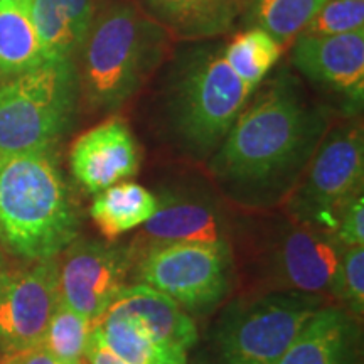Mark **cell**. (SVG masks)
<instances>
[{
  "instance_id": "8992f818",
  "label": "cell",
  "mask_w": 364,
  "mask_h": 364,
  "mask_svg": "<svg viewBox=\"0 0 364 364\" xmlns=\"http://www.w3.org/2000/svg\"><path fill=\"white\" fill-rule=\"evenodd\" d=\"M78 97L73 59H51L0 81V157L51 152L75 122Z\"/></svg>"
},
{
  "instance_id": "52a82bcc",
  "label": "cell",
  "mask_w": 364,
  "mask_h": 364,
  "mask_svg": "<svg viewBox=\"0 0 364 364\" xmlns=\"http://www.w3.org/2000/svg\"><path fill=\"white\" fill-rule=\"evenodd\" d=\"M364 181V135L358 122L329 127L299 184L285 201L287 215L299 225L334 235L344 209Z\"/></svg>"
},
{
  "instance_id": "5bb4252c",
  "label": "cell",
  "mask_w": 364,
  "mask_h": 364,
  "mask_svg": "<svg viewBox=\"0 0 364 364\" xmlns=\"http://www.w3.org/2000/svg\"><path fill=\"white\" fill-rule=\"evenodd\" d=\"M292 63L314 86L361 102L364 90V29L336 36L300 34Z\"/></svg>"
},
{
  "instance_id": "ffe728a7",
  "label": "cell",
  "mask_w": 364,
  "mask_h": 364,
  "mask_svg": "<svg viewBox=\"0 0 364 364\" xmlns=\"http://www.w3.org/2000/svg\"><path fill=\"white\" fill-rule=\"evenodd\" d=\"M46 61L31 16V0H0V81Z\"/></svg>"
},
{
  "instance_id": "ba28073f",
  "label": "cell",
  "mask_w": 364,
  "mask_h": 364,
  "mask_svg": "<svg viewBox=\"0 0 364 364\" xmlns=\"http://www.w3.org/2000/svg\"><path fill=\"white\" fill-rule=\"evenodd\" d=\"M130 275L135 284L167 295L191 317H204L233 292L235 253L218 245H166L140 253Z\"/></svg>"
},
{
  "instance_id": "f1b7e54d",
  "label": "cell",
  "mask_w": 364,
  "mask_h": 364,
  "mask_svg": "<svg viewBox=\"0 0 364 364\" xmlns=\"http://www.w3.org/2000/svg\"><path fill=\"white\" fill-rule=\"evenodd\" d=\"M0 364H68L43 348H33L14 354H7L0 359Z\"/></svg>"
},
{
  "instance_id": "9c48e42d",
  "label": "cell",
  "mask_w": 364,
  "mask_h": 364,
  "mask_svg": "<svg viewBox=\"0 0 364 364\" xmlns=\"http://www.w3.org/2000/svg\"><path fill=\"white\" fill-rule=\"evenodd\" d=\"M344 250L334 235L287 221L277 226L258 255L263 290H295L326 297Z\"/></svg>"
},
{
  "instance_id": "2e32d148",
  "label": "cell",
  "mask_w": 364,
  "mask_h": 364,
  "mask_svg": "<svg viewBox=\"0 0 364 364\" xmlns=\"http://www.w3.org/2000/svg\"><path fill=\"white\" fill-rule=\"evenodd\" d=\"M134 4L169 38L198 41L230 33L247 0H134Z\"/></svg>"
},
{
  "instance_id": "277c9868",
  "label": "cell",
  "mask_w": 364,
  "mask_h": 364,
  "mask_svg": "<svg viewBox=\"0 0 364 364\" xmlns=\"http://www.w3.org/2000/svg\"><path fill=\"white\" fill-rule=\"evenodd\" d=\"M169 34L130 0L97 11L80 49V93L95 110L122 108L139 93L167 51Z\"/></svg>"
},
{
  "instance_id": "5b68a950",
  "label": "cell",
  "mask_w": 364,
  "mask_h": 364,
  "mask_svg": "<svg viewBox=\"0 0 364 364\" xmlns=\"http://www.w3.org/2000/svg\"><path fill=\"white\" fill-rule=\"evenodd\" d=\"M326 297L262 290L228 302L204 336L193 364H275Z\"/></svg>"
},
{
  "instance_id": "d6986e66",
  "label": "cell",
  "mask_w": 364,
  "mask_h": 364,
  "mask_svg": "<svg viewBox=\"0 0 364 364\" xmlns=\"http://www.w3.org/2000/svg\"><path fill=\"white\" fill-rule=\"evenodd\" d=\"M157 211V196L136 182H118L95 194L90 216L108 241L142 226Z\"/></svg>"
},
{
  "instance_id": "e0dca14e",
  "label": "cell",
  "mask_w": 364,
  "mask_h": 364,
  "mask_svg": "<svg viewBox=\"0 0 364 364\" xmlns=\"http://www.w3.org/2000/svg\"><path fill=\"white\" fill-rule=\"evenodd\" d=\"M108 311L134 318L154 339L176 351L189 354L199 343L194 318L174 300L149 285L124 287Z\"/></svg>"
},
{
  "instance_id": "3957f363",
  "label": "cell",
  "mask_w": 364,
  "mask_h": 364,
  "mask_svg": "<svg viewBox=\"0 0 364 364\" xmlns=\"http://www.w3.org/2000/svg\"><path fill=\"white\" fill-rule=\"evenodd\" d=\"M223 58V46H199L172 63L161 95V113L171 140L204 161L216 152L252 98Z\"/></svg>"
},
{
  "instance_id": "cb8c5ba5",
  "label": "cell",
  "mask_w": 364,
  "mask_h": 364,
  "mask_svg": "<svg viewBox=\"0 0 364 364\" xmlns=\"http://www.w3.org/2000/svg\"><path fill=\"white\" fill-rule=\"evenodd\" d=\"M93 322L59 299L39 348L68 364H86L85 353Z\"/></svg>"
},
{
  "instance_id": "484cf974",
  "label": "cell",
  "mask_w": 364,
  "mask_h": 364,
  "mask_svg": "<svg viewBox=\"0 0 364 364\" xmlns=\"http://www.w3.org/2000/svg\"><path fill=\"white\" fill-rule=\"evenodd\" d=\"M364 29V0H327L302 34L336 36Z\"/></svg>"
},
{
  "instance_id": "4fadbf2b",
  "label": "cell",
  "mask_w": 364,
  "mask_h": 364,
  "mask_svg": "<svg viewBox=\"0 0 364 364\" xmlns=\"http://www.w3.org/2000/svg\"><path fill=\"white\" fill-rule=\"evenodd\" d=\"M140 147L122 118H108L86 130L71 145L73 177L90 194L129 181L139 172Z\"/></svg>"
},
{
  "instance_id": "6da1fadb",
  "label": "cell",
  "mask_w": 364,
  "mask_h": 364,
  "mask_svg": "<svg viewBox=\"0 0 364 364\" xmlns=\"http://www.w3.org/2000/svg\"><path fill=\"white\" fill-rule=\"evenodd\" d=\"M329 118L297 81L282 73L258 91L208 159L209 174L231 203L270 209L299 184Z\"/></svg>"
},
{
  "instance_id": "ac0fdd59",
  "label": "cell",
  "mask_w": 364,
  "mask_h": 364,
  "mask_svg": "<svg viewBox=\"0 0 364 364\" xmlns=\"http://www.w3.org/2000/svg\"><path fill=\"white\" fill-rule=\"evenodd\" d=\"M97 11V0H31L46 59H73L78 54Z\"/></svg>"
},
{
  "instance_id": "30bf717a",
  "label": "cell",
  "mask_w": 364,
  "mask_h": 364,
  "mask_svg": "<svg viewBox=\"0 0 364 364\" xmlns=\"http://www.w3.org/2000/svg\"><path fill=\"white\" fill-rule=\"evenodd\" d=\"M134 263L130 243L78 236L56 257L59 299L95 324L127 287Z\"/></svg>"
},
{
  "instance_id": "7402d4cb",
  "label": "cell",
  "mask_w": 364,
  "mask_h": 364,
  "mask_svg": "<svg viewBox=\"0 0 364 364\" xmlns=\"http://www.w3.org/2000/svg\"><path fill=\"white\" fill-rule=\"evenodd\" d=\"M284 49V46L267 31L252 27L238 33L231 43L223 46V58L230 70L255 90L279 63Z\"/></svg>"
},
{
  "instance_id": "8fae6325",
  "label": "cell",
  "mask_w": 364,
  "mask_h": 364,
  "mask_svg": "<svg viewBox=\"0 0 364 364\" xmlns=\"http://www.w3.org/2000/svg\"><path fill=\"white\" fill-rule=\"evenodd\" d=\"M233 230L220 201L198 186L164 188L157 211L142 225L130 247L135 258L147 250L174 243H204L233 248Z\"/></svg>"
},
{
  "instance_id": "603a6c76",
  "label": "cell",
  "mask_w": 364,
  "mask_h": 364,
  "mask_svg": "<svg viewBox=\"0 0 364 364\" xmlns=\"http://www.w3.org/2000/svg\"><path fill=\"white\" fill-rule=\"evenodd\" d=\"M327 0H253L257 27L287 48L304 33Z\"/></svg>"
},
{
  "instance_id": "7c38bea8",
  "label": "cell",
  "mask_w": 364,
  "mask_h": 364,
  "mask_svg": "<svg viewBox=\"0 0 364 364\" xmlns=\"http://www.w3.org/2000/svg\"><path fill=\"white\" fill-rule=\"evenodd\" d=\"M58 302L56 258L0 270V353L39 348Z\"/></svg>"
},
{
  "instance_id": "9a60e30c",
  "label": "cell",
  "mask_w": 364,
  "mask_h": 364,
  "mask_svg": "<svg viewBox=\"0 0 364 364\" xmlns=\"http://www.w3.org/2000/svg\"><path fill=\"white\" fill-rule=\"evenodd\" d=\"M359 321L343 307L324 306L275 364H358Z\"/></svg>"
},
{
  "instance_id": "83f0119b",
  "label": "cell",
  "mask_w": 364,
  "mask_h": 364,
  "mask_svg": "<svg viewBox=\"0 0 364 364\" xmlns=\"http://www.w3.org/2000/svg\"><path fill=\"white\" fill-rule=\"evenodd\" d=\"M85 361L86 364H130L118 356L115 351H112L110 346L105 343L102 332L97 326H93V329H91Z\"/></svg>"
},
{
  "instance_id": "44dd1931",
  "label": "cell",
  "mask_w": 364,
  "mask_h": 364,
  "mask_svg": "<svg viewBox=\"0 0 364 364\" xmlns=\"http://www.w3.org/2000/svg\"><path fill=\"white\" fill-rule=\"evenodd\" d=\"M105 343L130 364H188V354L167 348L134 318L107 311L95 322Z\"/></svg>"
},
{
  "instance_id": "4316f807",
  "label": "cell",
  "mask_w": 364,
  "mask_h": 364,
  "mask_svg": "<svg viewBox=\"0 0 364 364\" xmlns=\"http://www.w3.org/2000/svg\"><path fill=\"white\" fill-rule=\"evenodd\" d=\"M334 238L344 248L364 247V198L359 194L354 201L344 209L343 216L334 231Z\"/></svg>"
},
{
  "instance_id": "7a4b0ae2",
  "label": "cell",
  "mask_w": 364,
  "mask_h": 364,
  "mask_svg": "<svg viewBox=\"0 0 364 364\" xmlns=\"http://www.w3.org/2000/svg\"><path fill=\"white\" fill-rule=\"evenodd\" d=\"M81 215L51 152L0 157V245L22 262L56 258L80 236Z\"/></svg>"
},
{
  "instance_id": "d4e9b609",
  "label": "cell",
  "mask_w": 364,
  "mask_h": 364,
  "mask_svg": "<svg viewBox=\"0 0 364 364\" xmlns=\"http://www.w3.org/2000/svg\"><path fill=\"white\" fill-rule=\"evenodd\" d=\"M329 297L358 321L364 314V247L346 248L336 270Z\"/></svg>"
}]
</instances>
